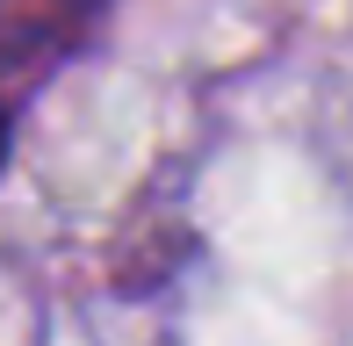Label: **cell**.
Wrapping results in <instances>:
<instances>
[{
	"mask_svg": "<svg viewBox=\"0 0 353 346\" xmlns=\"http://www.w3.org/2000/svg\"><path fill=\"white\" fill-rule=\"evenodd\" d=\"M0 152H8V123H0Z\"/></svg>",
	"mask_w": 353,
	"mask_h": 346,
	"instance_id": "obj_1",
	"label": "cell"
}]
</instances>
